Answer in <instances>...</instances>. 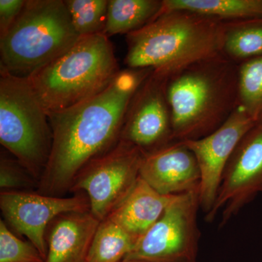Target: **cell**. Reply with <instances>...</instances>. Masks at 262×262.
I'll use <instances>...</instances> for the list:
<instances>
[{
  "mask_svg": "<svg viewBox=\"0 0 262 262\" xmlns=\"http://www.w3.org/2000/svg\"><path fill=\"white\" fill-rule=\"evenodd\" d=\"M0 75V142L39 183L53 144L49 117L28 79Z\"/></svg>",
  "mask_w": 262,
  "mask_h": 262,
  "instance_id": "obj_6",
  "label": "cell"
},
{
  "mask_svg": "<svg viewBox=\"0 0 262 262\" xmlns=\"http://www.w3.org/2000/svg\"><path fill=\"white\" fill-rule=\"evenodd\" d=\"M172 196L160 194L139 177L130 194L107 219L137 242L159 220Z\"/></svg>",
  "mask_w": 262,
  "mask_h": 262,
  "instance_id": "obj_15",
  "label": "cell"
},
{
  "mask_svg": "<svg viewBox=\"0 0 262 262\" xmlns=\"http://www.w3.org/2000/svg\"><path fill=\"white\" fill-rule=\"evenodd\" d=\"M36 181L18 162L1 158L0 187L2 191H20ZM1 191V192H2Z\"/></svg>",
  "mask_w": 262,
  "mask_h": 262,
  "instance_id": "obj_23",
  "label": "cell"
},
{
  "mask_svg": "<svg viewBox=\"0 0 262 262\" xmlns=\"http://www.w3.org/2000/svg\"><path fill=\"white\" fill-rule=\"evenodd\" d=\"M256 122L237 106L220 127L198 140L183 141L195 155L201 173L200 206L208 214L214 204L222 176L231 156Z\"/></svg>",
  "mask_w": 262,
  "mask_h": 262,
  "instance_id": "obj_12",
  "label": "cell"
},
{
  "mask_svg": "<svg viewBox=\"0 0 262 262\" xmlns=\"http://www.w3.org/2000/svg\"><path fill=\"white\" fill-rule=\"evenodd\" d=\"M163 0H108L106 37L142 29L159 16Z\"/></svg>",
  "mask_w": 262,
  "mask_h": 262,
  "instance_id": "obj_17",
  "label": "cell"
},
{
  "mask_svg": "<svg viewBox=\"0 0 262 262\" xmlns=\"http://www.w3.org/2000/svg\"><path fill=\"white\" fill-rule=\"evenodd\" d=\"M140 177L163 195L200 190L201 173L195 155L183 141L144 155Z\"/></svg>",
  "mask_w": 262,
  "mask_h": 262,
  "instance_id": "obj_13",
  "label": "cell"
},
{
  "mask_svg": "<svg viewBox=\"0 0 262 262\" xmlns=\"http://www.w3.org/2000/svg\"><path fill=\"white\" fill-rule=\"evenodd\" d=\"M165 76L174 141L206 137L222 126L237 107L239 64L223 55Z\"/></svg>",
  "mask_w": 262,
  "mask_h": 262,
  "instance_id": "obj_2",
  "label": "cell"
},
{
  "mask_svg": "<svg viewBox=\"0 0 262 262\" xmlns=\"http://www.w3.org/2000/svg\"><path fill=\"white\" fill-rule=\"evenodd\" d=\"M224 22L175 10L161 13L145 27L126 35L125 64L152 69L168 75L195 62L222 54Z\"/></svg>",
  "mask_w": 262,
  "mask_h": 262,
  "instance_id": "obj_3",
  "label": "cell"
},
{
  "mask_svg": "<svg viewBox=\"0 0 262 262\" xmlns=\"http://www.w3.org/2000/svg\"><path fill=\"white\" fill-rule=\"evenodd\" d=\"M119 72L113 44L102 33L81 37L28 80L49 114L72 107L101 92Z\"/></svg>",
  "mask_w": 262,
  "mask_h": 262,
  "instance_id": "obj_4",
  "label": "cell"
},
{
  "mask_svg": "<svg viewBox=\"0 0 262 262\" xmlns=\"http://www.w3.org/2000/svg\"><path fill=\"white\" fill-rule=\"evenodd\" d=\"M258 194L262 195V120L246 133L231 156L205 220L213 222L221 211L220 227H225Z\"/></svg>",
  "mask_w": 262,
  "mask_h": 262,
  "instance_id": "obj_9",
  "label": "cell"
},
{
  "mask_svg": "<svg viewBox=\"0 0 262 262\" xmlns=\"http://www.w3.org/2000/svg\"><path fill=\"white\" fill-rule=\"evenodd\" d=\"M237 106L253 121H261L262 55L239 64Z\"/></svg>",
  "mask_w": 262,
  "mask_h": 262,
  "instance_id": "obj_20",
  "label": "cell"
},
{
  "mask_svg": "<svg viewBox=\"0 0 262 262\" xmlns=\"http://www.w3.org/2000/svg\"><path fill=\"white\" fill-rule=\"evenodd\" d=\"M222 55L239 64L262 55V17L224 22Z\"/></svg>",
  "mask_w": 262,
  "mask_h": 262,
  "instance_id": "obj_18",
  "label": "cell"
},
{
  "mask_svg": "<svg viewBox=\"0 0 262 262\" xmlns=\"http://www.w3.org/2000/svg\"><path fill=\"white\" fill-rule=\"evenodd\" d=\"M100 222L91 211L58 215L46 232L45 262H85Z\"/></svg>",
  "mask_w": 262,
  "mask_h": 262,
  "instance_id": "obj_14",
  "label": "cell"
},
{
  "mask_svg": "<svg viewBox=\"0 0 262 262\" xmlns=\"http://www.w3.org/2000/svg\"><path fill=\"white\" fill-rule=\"evenodd\" d=\"M175 10L233 21L262 17V0H163L160 14Z\"/></svg>",
  "mask_w": 262,
  "mask_h": 262,
  "instance_id": "obj_16",
  "label": "cell"
},
{
  "mask_svg": "<svg viewBox=\"0 0 262 262\" xmlns=\"http://www.w3.org/2000/svg\"><path fill=\"white\" fill-rule=\"evenodd\" d=\"M152 69L120 71L106 89L63 111L48 114L53 132L49 161L39 194L58 196L92 160L120 141L129 106Z\"/></svg>",
  "mask_w": 262,
  "mask_h": 262,
  "instance_id": "obj_1",
  "label": "cell"
},
{
  "mask_svg": "<svg viewBox=\"0 0 262 262\" xmlns=\"http://www.w3.org/2000/svg\"><path fill=\"white\" fill-rule=\"evenodd\" d=\"M25 3L26 0H0V37L14 23Z\"/></svg>",
  "mask_w": 262,
  "mask_h": 262,
  "instance_id": "obj_24",
  "label": "cell"
},
{
  "mask_svg": "<svg viewBox=\"0 0 262 262\" xmlns=\"http://www.w3.org/2000/svg\"><path fill=\"white\" fill-rule=\"evenodd\" d=\"M0 209L5 223L26 236L46 260V236L50 224L63 213L90 211V203L83 194L63 198L24 191H2Z\"/></svg>",
  "mask_w": 262,
  "mask_h": 262,
  "instance_id": "obj_11",
  "label": "cell"
},
{
  "mask_svg": "<svg viewBox=\"0 0 262 262\" xmlns=\"http://www.w3.org/2000/svg\"><path fill=\"white\" fill-rule=\"evenodd\" d=\"M0 262H45L37 248L15 236L0 220Z\"/></svg>",
  "mask_w": 262,
  "mask_h": 262,
  "instance_id": "obj_22",
  "label": "cell"
},
{
  "mask_svg": "<svg viewBox=\"0 0 262 262\" xmlns=\"http://www.w3.org/2000/svg\"><path fill=\"white\" fill-rule=\"evenodd\" d=\"M136 241L110 219L100 222L85 262H121Z\"/></svg>",
  "mask_w": 262,
  "mask_h": 262,
  "instance_id": "obj_19",
  "label": "cell"
},
{
  "mask_svg": "<svg viewBox=\"0 0 262 262\" xmlns=\"http://www.w3.org/2000/svg\"><path fill=\"white\" fill-rule=\"evenodd\" d=\"M121 262H146L144 261H139V260H123Z\"/></svg>",
  "mask_w": 262,
  "mask_h": 262,
  "instance_id": "obj_25",
  "label": "cell"
},
{
  "mask_svg": "<svg viewBox=\"0 0 262 262\" xmlns=\"http://www.w3.org/2000/svg\"><path fill=\"white\" fill-rule=\"evenodd\" d=\"M64 3L80 37L104 33L107 0H64Z\"/></svg>",
  "mask_w": 262,
  "mask_h": 262,
  "instance_id": "obj_21",
  "label": "cell"
},
{
  "mask_svg": "<svg viewBox=\"0 0 262 262\" xmlns=\"http://www.w3.org/2000/svg\"><path fill=\"white\" fill-rule=\"evenodd\" d=\"M80 37L63 0H27L0 37V70L29 79L72 48Z\"/></svg>",
  "mask_w": 262,
  "mask_h": 262,
  "instance_id": "obj_5",
  "label": "cell"
},
{
  "mask_svg": "<svg viewBox=\"0 0 262 262\" xmlns=\"http://www.w3.org/2000/svg\"><path fill=\"white\" fill-rule=\"evenodd\" d=\"M199 190L175 194L154 225L136 242L124 260L196 262L200 230Z\"/></svg>",
  "mask_w": 262,
  "mask_h": 262,
  "instance_id": "obj_7",
  "label": "cell"
},
{
  "mask_svg": "<svg viewBox=\"0 0 262 262\" xmlns=\"http://www.w3.org/2000/svg\"><path fill=\"white\" fill-rule=\"evenodd\" d=\"M144 154L119 141L107 152L88 164L77 174L70 191L86 193L90 211L100 222L106 220L130 194L140 177Z\"/></svg>",
  "mask_w": 262,
  "mask_h": 262,
  "instance_id": "obj_8",
  "label": "cell"
},
{
  "mask_svg": "<svg viewBox=\"0 0 262 262\" xmlns=\"http://www.w3.org/2000/svg\"><path fill=\"white\" fill-rule=\"evenodd\" d=\"M165 76L153 70L131 101L120 141L144 155L173 142L171 115L165 91Z\"/></svg>",
  "mask_w": 262,
  "mask_h": 262,
  "instance_id": "obj_10",
  "label": "cell"
}]
</instances>
